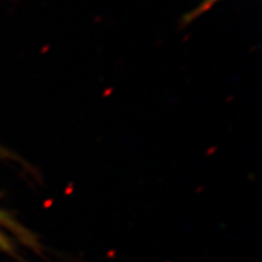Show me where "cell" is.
<instances>
[{"mask_svg": "<svg viewBox=\"0 0 262 262\" xmlns=\"http://www.w3.org/2000/svg\"><path fill=\"white\" fill-rule=\"evenodd\" d=\"M217 2V0H204V3H203V5L201 6V8H198V10H196V14H202L204 10H208L209 8H211L212 5H214V3Z\"/></svg>", "mask_w": 262, "mask_h": 262, "instance_id": "obj_3", "label": "cell"}, {"mask_svg": "<svg viewBox=\"0 0 262 262\" xmlns=\"http://www.w3.org/2000/svg\"><path fill=\"white\" fill-rule=\"evenodd\" d=\"M0 224L5 225L6 227L11 228L16 234H18L19 237L24 239L26 243H29L31 245H33V242H32V239H31V234H29L28 232L26 231V229L22 228L18 224H16V222L12 221L8 215L3 214L2 211H0Z\"/></svg>", "mask_w": 262, "mask_h": 262, "instance_id": "obj_1", "label": "cell"}, {"mask_svg": "<svg viewBox=\"0 0 262 262\" xmlns=\"http://www.w3.org/2000/svg\"><path fill=\"white\" fill-rule=\"evenodd\" d=\"M0 250L5 251H11L12 250V244L9 241V238L6 235L0 233Z\"/></svg>", "mask_w": 262, "mask_h": 262, "instance_id": "obj_2", "label": "cell"}]
</instances>
